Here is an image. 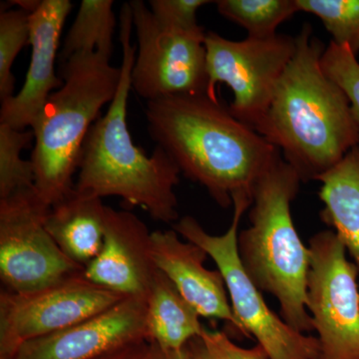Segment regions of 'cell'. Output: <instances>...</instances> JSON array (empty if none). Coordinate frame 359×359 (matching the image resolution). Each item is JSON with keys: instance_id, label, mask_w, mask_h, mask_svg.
<instances>
[{"instance_id": "30bf717a", "label": "cell", "mask_w": 359, "mask_h": 359, "mask_svg": "<svg viewBox=\"0 0 359 359\" xmlns=\"http://www.w3.org/2000/svg\"><path fill=\"white\" fill-rule=\"evenodd\" d=\"M129 6L138 41L131 72L132 89L146 101L207 94L204 28L166 27L142 0H132Z\"/></svg>"}, {"instance_id": "8992f818", "label": "cell", "mask_w": 359, "mask_h": 359, "mask_svg": "<svg viewBox=\"0 0 359 359\" xmlns=\"http://www.w3.org/2000/svg\"><path fill=\"white\" fill-rule=\"evenodd\" d=\"M252 205L245 193L233 198V216L229 230L221 236L207 233L191 216L172 224L178 235L199 245L211 257L223 276L231 309L245 332L257 340L269 359H320L318 337H309L290 327L269 308L263 294L245 273L238 249L241 219Z\"/></svg>"}, {"instance_id": "4fadbf2b", "label": "cell", "mask_w": 359, "mask_h": 359, "mask_svg": "<svg viewBox=\"0 0 359 359\" xmlns=\"http://www.w3.org/2000/svg\"><path fill=\"white\" fill-rule=\"evenodd\" d=\"M157 271L147 226L133 212L107 207L102 248L84 276L116 294L148 299Z\"/></svg>"}, {"instance_id": "603a6c76", "label": "cell", "mask_w": 359, "mask_h": 359, "mask_svg": "<svg viewBox=\"0 0 359 359\" xmlns=\"http://www.w3.org/2000/svg\"><path fill=\"white\" fill-rule=\"evenodd\" d=\"M30 40V13L23 9L0 13V99L14 95V60Z\"/></svg>"}, {"instance_id": "9c48e42d", "label": "cell", "mask_w": 359, "mask_h": 359, "mask_svg": "<svg viewBox=\"0 0 359 359\" xmlns=\"http://www.w3.org/2000/svg\"><path fill=\"white\" fill-rule=\"evenodd\" d=\"M306 309L318 332L320 359H359V273L337 233L309 241Z\"/></svg>"}, {"instance_id": "3957f363", "label": "cell", "mask_w": 359, "mask_h": 359, "mask_svg": "<svg viewBox=\"0 0 359 359\" xmlns=\"http://www.w3.org/2000/svg\"><path fill=\"white\" fill-rule=\"evenodd\" d=\"M132 28L128 2L120 11L121 79L107 112L97 119L85 139L75 189L101 199L120 198L127 207L141 208L155 221L173 224L180 219L175 187L181 171L159 146L146 154L135 145L128 129L127 109L137 53L136 45L131 43Z\"/></svg>"}, {"instance_id": "7c38bea8", "label": "cell", "mask_w": 359, "mask_h": 359, "mask_svg": "<svg viewBox=\"0 0 359 359\" xmlns=\"http://www.w3.org/2000/svg\"><path fill=\"white\" fill-rule=\"evenodd\" d=\"M147 299L128 297L112 308L60 332L25 342L14 359H97L148 339Z\"/></svg>"}, {"instance_id": "4316f807", "label": "cell", "mask_w": 359, "mask_h": 359, "mask_svg": "<svg viewBox=\"0 0 359 359\" xmlns=\"http://www.w3.org/2000/svg\"><path fill=\"white\" fill-rule=\"evenodd\" d=\"M97 359H181V353H168L149 339L132 342Z\"/></svg>"}, {"instance_id": "9a60e30c", "label": "cell", "mask_w": 359, "mask_h": 359, "mask_svg": "<svg viewBox=\"0 0 359 359\" xmlns=\"http://www.w3.org/2000/svg\"><path fill=\"white\" fill-rule=\"evenodd\" d=\"M152 257L157 269L200 316L224 320L231 332L250 339L231 309L223 276L205 268L208 254L202 248L183 242L174 229L156 231H152Z\"/></svg>"}, {"instance_id": "ba28073f", "label": "cell", "mask_w": 359, "mask_h": 359, "mask_svg": "<svg viewBox=\"0 0 359 359\" xmlns=\"http://www.w3.org/2000/svg\"><path fill=\"white\" fill-rule=\"evenodd\" d=\"M50 208L35 188L0 200V280L7 292H35L84 273L46 230Z\"/></svg>"}, {"instance_id": "f1b7e54d", "label": "cell", "mask_w": 359, "mask_h": 359, "mask_svg": "<svg viewBox=\"0 0 359 359\" xmlns=\"http://www.w3.org/2000/svg\"><path fill=\"white\" fill-rule=\"evenodd\" d=\"M11 4L32 14L39 8L41 0H15V1H11Z\"/></svg>"}, {"instance_id": "44dd1931", "label": "cell", "mask_w": 359, "mask_h": 359, "mask_svg": "<svg viewBox=\"0 0 359 359\" xmlns=\"http://www.w3.org/2000/svg\"><path fill=\"white\" fill-rule=\"evenodd\" d=\"M34 140L32 131L0 124V200L18 191L34 188V167L21 152Z\"/></svg>"}, {"instance_id": "f546056e", "label": "cell", "mask_w": 359, "mask_h": 359, "mask_svg": "<svg viewBox=\"0 0 359 359\" xmlns=\"http://www.w3.org/2000/svg\"><path fill=\"white\" fill-rule=\"evenodd\" d=\"M0 359H14V358H11V356H2Z\"/></svg>"}, {"instance_id": "7a4b0ae2", "label": "cell", "mask_w": 359, "mask_h": 359, "mask_svg": "<svg viewBox=\"0 0 359 359\" xmlns=\"http://www.w3.org/2000/svg\"><path fill=\"white\" fill-rule=\"evenodd\" d=\"M297 48L256 131L280 149L302 182L318 180L359 146V124L344 92L321 66L325 47L302 26Z\"/></svg>"}, {"instance_id": "484cf974", "label": "cell", "mask_w": 359, "mask_h": 359, "mask_svg": "<svg viewBox=\"0 0 359 359\" xmlns=\"http://www.w3.org/2000/svg\"><path fill=\"white\" fill-rule=\"evenodd\" d=\"M201 337L212 359H269L268 354L259 344L252 348H243L221 330H210L205 327Z\"/></svg>"}, {"instance_id": "ac0fdd59", "label": "cell", "mask_w": 359, "mask_h": 359, "mask_svg": "<svg viewBox=\"0 0 359 359\" xmlns=\"http://www.w3.org/2000/svg\"><path fill=\"white\" fill-rule=\"evenodd\" d=\"M146 328L148 339L168 353H181L205 330L198 311L159 269L147 299Z\"/></svg>"}, {"instance_id": "d6986e66", "label": "cell", "mask_w": 359, "mask_h": 359, "mask_svg": "<svg viewBox=\"0 0 359 359\" xmlns=\"http://www.w3.org/2000/svg\"><path fill=\"white\" fill-rule=\"evenodd\" d=\"M112 0H82L63 41L61 65L77 53L100 52L111 57L116 18Z\"/></svg>"}, {"instance_id": "52a82bcc", "label": "cell", "mask_w": 359, "mask_h": 359, "mask_svg": "<svg viewBox=\"0 0 359 359\" xmlns=\"http://www.w3.org/2000/svg\"><path fill=\"white\" fill-rule=\"evenodd\" d=\"M207 96L218 100L217 84H226L233 99L229 110L256 131L273 101L276 86L297 48V39L276 34L271 39L231 41L217 33L205 34Z\"/></svg>"}, {"instance_id": "d4e9b609", "label": "cell", "mask_w": 359, "mask_h": 359, "mask_svg": "<svg viewBox=\"0 0 359 359\" xmlns=\"http://www.w3.org/2000/svg\"><path fill=\"white\" fill-rule=\"evenodd\" d=\"M212 4L207 0H150L149 7L156 20L166 27L195 30L202 27L197 20L200 7Z\"/></svg>"}, {"instance_id": "ffe728a7", "label": "cell", "mask_w": 359, "mask_h": 359, "mask_svg": "<svg viewBox=\"0 0 359 359\" xmlns=\"http://www.w3.org/2000/svg\"><path fill=\"white\" fill-rule=\"evenodd\" d=\"M219 13L243 26L250 39L276 36V28L299 13L297 0H219Z\"/></svg>"}, {"instance_id": "cb8c5ba5", "label": "cell", "mask_w": 359, "mask_h": 359, "mask_svg": "<svg viewBox=\"0 0 359 359\" xmlns=\"http://www.w3.org/2000/svg\"><path fill=\"white\" fill-rule=\"evenodd\" d=\"M321 66L328 78L344 92L359 124V62L346 46L330 41L321 56Z\"/></svg>"}, {"instance_id": "5b68a950", "label": "cell", "mask_w": 359, "mask_h": 359, "mask_svg": "<svg viewBox=\"0 0 359 359\" xmlns=\"http://www.w3.org/2000/svg\"><path fill=\"white\" fill-rule=\"evenodd\" d=\"M121 66L100 52H83L61 65L63 84L49 97L32 126L34 188L51 207L74 189L85 139L117 93Z\"/></svg>"}, {"instance_id": "83f0119b", "label": "cell", "mask_w": 359, "mask_h": 359, "mask_svg": "<svg viewBox=\"0 0 359 359\" xmlns=\"http://www.w3.org/2000/svg\"><path fill=\"white\" fill-rule=\"evenodd\" d=\"M181 359H212L202 337L191 339L181 351Z\"/></svg>"}, {"instance_id": "5bb4252c", "label": "cell", "mask_w": 359, "mask_h": 359, "mask_svg": "<svg viewBox=\"0 0 359 359\" xmlns=\"http://www.w3.org/2000/svg\"><path fill=\"white\" fill-rule=\"evenodd\" d=\"M71 9L70 0H41L39 8L30 14L29 67L20 91L2 101L0 124L18 130L32 128L49 97L62 86V78L55 72V61Z\"/></svg>"}, {"instance_id": "6da1fadb", "label": "cell", "mask_w": 359, "mask_h": 359, "mask_svg": "<svg viewBox=\"0 0 359 359\" xmlns=\"http://www.w3.org/2000/svg\"><path fill=\"white\" fill-rule=\"evenodd\" d=\"M145 115L156 146L223 208L233 205L237 194L252 197L257 180L280 153L207 94L147 101Z\"/></svg>"}, {"instance_id": "e0dca14e", "label": "cell", "mask_w": 359, "mask_h": 359, "mask_svg": "<svg viewBox=\"0 0 359 359\" xmlns=\"http://www.w3.org/2000/svg\"><path fill=\"white\" fill-rule=\"evenodd\" d=\"M316 181L325 204L321 219L334 228L359 273V146Z\"/></svg>"}, {"instance_id": "277c9868", "label": "cell", "mask_w": 359, "mask_h": 359, "mask_svg": "<svg viewBox=\"0 0 359 359\" xmlns=\"http://www.w3.org/2000/svg\"><path fill=\"white\" fill-rule=\"evenodd\" d=\"M301 177L280 153L252 193L250 226L241 231L238 249L245 273L261 292L280 302L283 320L297 332L313 330L306 309L309 249L295 229L290 204Z\"/></svg>"}, {"instance_id": "8fae6325", "label": "cell", "mask_w": 359, "mask_h": 359, "mask_svg": "<svg viewBox=\"0 0 359 359\" xmlns=\"http://www.w3.org/2000/svg\"><path fill=\"white\" fill-rule=\"evenodd\" d=\"M83 273L35 292H0V358H14L25 342L60 332L125 299Z\"/></svg>"}, {"instance_id": "2e32d148", "label": "cell", "mask_w": 359, "mask_h": 359, "mask_svg": "<svg viewBox=\"0 0 359 359\" xmlns=\"http://www.w3.org/2000/svg\"><path fill=\"white\" fill-rule=\"evenodd\" d=\"M106 216L107 205L101 198L80 192L74 187L51 205L45 226L66 256L85 268L102 248Z\"/></svg>"}, {"instance_id": "7402d4cb", "label": "cell", "mask_w": 359, "mask_h": 359, "mask_svg": "<svg viewBox=\"0 0 359 359\" xmlns=\"http://www.w3.org/2000/svg\"><path fill=\"white\" fill-rule=\"evenodd\" d=\"M299 11L318 16L332 41L359 52V0H297Z\"/></svg>"}]
</instances>
